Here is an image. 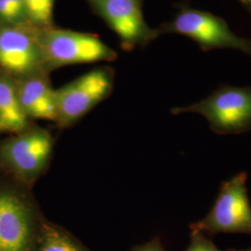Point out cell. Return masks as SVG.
Segmentation results:
<instances>
[{
	"label": "cell",
	"instance_id": "obj_1",
	"mask_svg": "<svg viewBox=\"0 0 251 251\" xmlns=\"http://www.w3.org/2000/svg\"><path fill=\"white\" fill-rule=\"evenodd\" d=\"M47 222L31 189L0 176V251H35Z\"/></svg>",
	"mask_w": 251,
	"mask_h": 251
},
{
	"label": "cell",
	"instance_id": "obj_2",
	"mask_svg": "<svg viewBox=\"0 0 251 251\" xmlns=\"http://www.w3.org/2000/svg\"><path fill=\"white\" fill-rule=\"evenodd\" d=\"M54 141L49 130L39 126L26 129L0 143V172L19 183L32 188L49 168Z\"/></svg>",
	"mask_w": 251,
	"mask_h": 251
},
{
	"label": "cell",
	"instance_id": "obj_3",
	"mask_svg": "<svg viewBox=\"0 0 251 251\" xmlns=\"http://www.w3.org/2000/svg\"><path fill=\"white\" fill-rule=\"evenodd\" d=\"M171 113L199 114L217 134H241L251 129V87L221 85L205 99Z\"/></svg>",
	"mask_w": 251,
	"mask_h": 251
},
{
	"label": "cell",
	"instance_id": "obj_4",
	"mask_svg": "<svg viewBox=\"0 0 251 251\" xmlns=\"http://www.w3.org/2000/svg\"><path fill=\"white\" fill-rule=\"evenodd\" d=\"M247 179V173L241 172L225 181L210 211L190 225L191 231L206 235L222 233L251 234V206Z\"/></svg>",
	"mask_w": 251,
	"mask_h": 251
},
{
	"label": "cell",
	"instance_id": "obj_5",
	"mask_svg": "<svg viewBox=\"0 0 251 251\" xmlns=\"http://www.w3.org/2000/svg\"><path fill=\"white\" fill-rule=\"evenodd\" d=\"M46 70L75 63L112 61L117 54L99 37L69 30L47 29L37 36Z\"/></svg>",
	"mask_w": 251,
	"mask_h": 251
},
{
	"label": "cell",
	"instance_id": "obj_6",
	"mask_svg": "<svg viewBox=\"0 0 251 251\" xmlns=\"http://www.w3.org/2000/svg\"><path fill=\"white\" fill-rule=\"evenodd\" d=\"M164 30L195 40L204 51L233 49L251 56V39L235 35L224 19L207 11L182 6Z\"/></svg>",
	"mask_w": 251,
	"mask_h": 251
},
{
	"label": "cell",
	"instance_id": "obj_7",
	"mask_svg": "<svg viewBox=\"0 0 251 251\" xmlns=\"http://www.w3.org/2000/svg\"><path fill=\"white\" fill-rule=\"evenodd\" d=\"M113 89V75L108 69L97 68L56 90L57 119L60 128L75 124Z\"/></svg>",
	"mask_w": 251,
	"mask_h": 251
},
{
	"label": "cell",
	"instance_id": "obj_8",
	"mask_svg": "<svg viewBox=\"0 0 251 251\" xmlns=\"http://www.w3.org/2000/svg\"><path fill=\"white\" fill-rule=\"evenodd\" d=\"M127 48L146 44L160 32L149 26L140 0H88Z\"/></svg>",
	"mask_w": 251,
	"mask_h": 251
},
{
	"label": "cell",
	"instance_id": "obj_9",
	"mask_svg": "<svg viewBox=\"0 0 251 251\" xmlns=\"http://www.w3.org/2000/svg\"><path fill=\"white\" fill-rule=\"evenodd\" d=\"M0 67L18 77L45 72L44 56L37 36L18 25L0 29Z\"/></svg>",
	"mask_w": 251,
	"mask_h": 251
},
{
	"label": "cell",
	"instance_id": "obj_10",
	"mask_svg": "<svg viewBox=\"0 0 251 251\" xmlns=\"http://www.w3.org/2000/svg\"><path fill=\"white\" fill-rule=\"evenodd\" d=\"M15 84L20 103L29 119L56 122V90L51 87L45 72L18 77Z\"/></svg>",
	"mask_w": 251,
	"mask_h": 251
},
{
	"label": "cell",
	"instance_id": "obj_11",
	"mask_svg": "<svg viewBox=\"0 0 251 251\" xmlns=\"http://www.w3.org/2000/svg\"><path fill=\"white\" fill-rule=\"evenodd\" d=\"M31 125L19 100L16 84L9 75H0V131L16 134Z\"/></svg>",
	"mask_w": 251,
	"mask_h": 251
},
{
	"label": "cell",
	"instance_id": "obj_12",
	"mask_svg": "<svg viewBox=\"0 0 251 251\" xmlns=\"http://www.w3.org/2000/svg\"><path fill=\"white\" fill-rule=\"evenodd\" d=\"M35 251H90L63 227L47 221Z\"/></svg>",
	"mask_w": 251,
	"mask_h": 251
},
{
	"label": "cell",
	"instance_id": "obj_13",
	"mask_svg": "<svg viewBox=\"0 0 251 251\" xmlns=\"http://www.w3.org/2000/svg\"><path fill=\"white\" fill-rule=\"evenodd\" d=\"M27 20L36 26L48 27L51 25L55 0H23Z\"/></svg>",
	"mask_w": 251,
	"mask_h": 251
},
{
	"label": "cell",
	"instance_id": "obj_14",
	"mask_svg": "<svg viewBox=\"0 0 251 251\" xmlns=\"http://www.w3.org/2000/svg\"><path fill=\"white\" fill-rule=\"evenodd\" d=\"M0 20L9 25H18L27 20L23 0H0Z\"/></svg>",
	"mask_w": 251,
	"mask_h": 251
},
{
	"label": "cell",
	"instance_id": "obj_15",
	"mask_svg": "<svg viewBox=\"0 0 251 251\" xmlns=\"http://www.w3.org/2000/svg\"><path fill=\"white\" fill-rule=\"evenodd\" d=\"M185 251H236V250L222 251L217 248L214 243L206 237V234L191 231V239Z\"/></svg>",
	"mask_w": 251,
	"mask_h": 251
},
{
	"label": "cell",
	"instance_id": "obj_16",
	"mask_svg": "<svg viewBox=\"0 0 251 251\" xmlns=\"http://www.w3.org/2000/svg\"><path fill=\"white\" fill-rule=\"evenodd\" d=\"M131 251H166L159 238H153L149 242L136 246Z\"/></svg>",
	"mask_w": 251,
	"mask_h": 251
},
{
	"label": "cell",
	"instance_id": "obj_17",
	"mask_svg": "<svg viewBox=\"0 0 251 251\" xmlns=\"http://www.w3.org/2000/svg\"><path fill=\"white\" fill-rule=\"evenodd\" d=\"M238 1H240L243 6H245V8L251 13V0H238Z\"/></svg>",
	"mask_w": 251,
	"mask_h": 251
},
{
	"label": "cell",
	"instance_id": "obj_18",
	"mask_svg": "<svg viewBox=\"0 0 251 251\" xmlns=\"http://www.w3.org/2000/svg\"><path fill=\"white\" fill-rule=\"evenodd\" d=\"M236 251H251V249H248V250H240V251L236 250Z\"/></svg>",
	"mask_w": 251,
	"mask_h": 251
},
{
	"label": "cell",
	"instance_id": "obj_19",
	"mask_svg": "<svg viewBox=\"0 0 251 251\" xmlns=\"http://www.w3.org/2000/svg\"><path fill=\"white\" fill-rule=\"evenodd\" d=\"M0 133H1V131H0Z\"/></svg>",
	"mask_w": 251,
	"mask_h": 251
}]
</instances>
